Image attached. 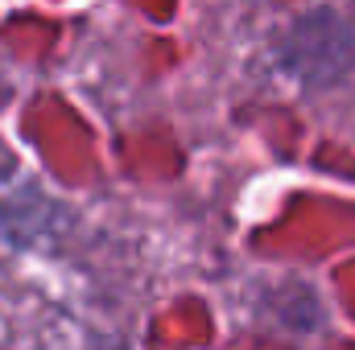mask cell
Returning <instances> with one entry per match:
<instances>
[{
    "label": "cell",
    "instance_id": "obj_1",
    "mask_svg": "<svg viewBox=\"0 0 355 350\" xmlns=\"http://www.w3.org/2000/svg\"><path fill=\"white\" fill-rule=\"evenodd\" d=\"M281 66L306 87H331L355 66V25L339 8H310L281 42Z\"/></svg>",
    "mask_w": 355,
    "mask_h": 350
}]
</instances>
